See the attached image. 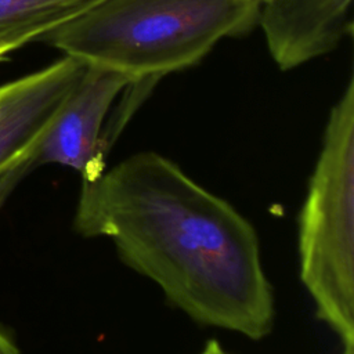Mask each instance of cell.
<instances>
[{
    "instance_id": "obj_4",
    "label": "cell",
    "mask_w": 354,
    "mask_h": 354,
    "mask_svg": "<svg viewBox=\"0 0 354 354\" xmlns=\"http://www.w3.org/2000/svg\"><path fill=\"white\" fill-rule=\"evenodd\" d=\"M131 80L119 72L87 66L29 148L35 169L53 163L76 170L83 181L100 177L106 169L102 129L112 104Z\"/></svg>"
},
{
    "instance_id": "obj_6",
    "label": "cell",
    "mask_w": 354,
    "mask_h": 354,
    "mask_svg": "<svg viewBox=\"0 0 354 354\" xmlns=\"http://www.w3.org/2000/svg\"><path fill=\"white\" fill-rule=\"evenodd\" d=\"M87 65L64 55L8 83L0 109V174L39 138Z\"/></svg>"
},
{
    "instance_id": "obj_2",
    "label": "cell",
    "mask_w": 354,
    "mask_h": 354,
    "mask_svg": "<svg viewBox=\"0 0 354 354\" xmlns=\"http://www.w3.org/2000/svg\"><path fill=\"white\" fill-rule=\"evenodd\" d=\"M259 8L256 0H102L40 41L87 66L160 79L248 32Z\"/></svg>"
},
{
    "instance_id": "obj_9",
    "label": "cell",
    "mask_w": 354,
    "mask_h": 354,
    "mask_svg": "<svg viewBox=\"0 0 354 354\" xmlns=\"http://www.w3.org/2000/svg\"><path fill=\"white\" fill-rule=\"evenodd\" d=\"M0 354H21L12 339L0 329Z\"/></svg>"
},
{
    "instance_id": "obj_11",
    "label": "cell",
    "mask_w": 354,
    "mask_h": 354,
    "mask_svg": "<svg viewBox=\"0 0 354 354\" xmlns=\"http://www.w3.org/2000/svg\"><path fill=\"white\" fill-rule=\"evenodd\" d=\"M6 91H7V86L6 83L0 86V109H1V105H3V101H4V97H6Z\"/></svg>"
},
{
    "instance_id": "obj_3",
    "label": "cell",
    "mask_w": 354,
    "mask_h": 354,
    "mask_svg": "<svg viewBox=\"0 0 354 354\" xmlns=\"http://www.w3.org/2000/svg\"><path fill=\"white\" fill-rule=\"evenodd\" d=\"M299 275L317 317L354 347V77L332 106L297 217Z\"/></svg>"
},
{
    "instance_id": "obj_10",
    "label": "cell",
    "mask_w": 354,
    "mask_h": 354,
    "mask_svg": "<svg viewBox=\"0 0 354 354\" xmlns=\"http://www.w3.org/2000/svg\"><path fill=\"white\" fill-rule=\"evenodd\" d=\"M201 354H228V353L224 350V347L220 344L218 340L209 339L205 343V347H203Z\"/></svg>"
},
{
    "instance_id": "obj_5",
    "label": "cell",
    "mask_w": 354,
    "mask_h": 354,
    "mask_svg": "<svg viewBox=\"0 0 354 354\" xmlns=\"http://www.w3.org/2000/svg\"><path fill=\"white\" fill-rule=\"evenodd\" d=\"M351 6L353 0H261L257 22L278 68L301 66L351 36Z\"/></svg>"
},
{
    "instance_id": "obj_7",
    "label": "cell",
    "mask_w": 354,
    "mask_h": 354,
    "mask_svg": "<svg viewBox=\"0 0 354 354\" xmlns=\"http://www.w3.org/2000/svg\"><path fill=\"white\" fill-rule=\"evenodd\" d=\"M102 0H0V61Z\"/></svg>"
},
{
    "instance_id": "obj_1",
    "label": "cell",
    "mask_w": 354,
    "mask_h": 354,
    "mask_svg": "<svg viewBox=\"0 0 354 354\" xmlns=\"http://www.w3.org/2000/svg\"><path fill=\"white\" fill-rule=\"evenodd\" d=\"M73 228L109 239L123 264L196 324L252 340L272 330L274 292L254 227L171 159L142 151L82 180Z\"/></svg>"
},
{
    "instance_id": "obj_8",
    "label": "cell",
    "mask_w": 354,
    "mask_h": 354,
    "mask_svg": "<svg viewBox=\"0 0 354 354\" xmlns=\"http://www.w3.org/2000/svg\"><path fill=\"white\" fill-rule=\"evenodd\" d=\"M33 170L35 167L26 151L15 163H12L6 171L0 174V209L4 206L6 201L10 198L11 192Z\"/></svg>"
},
{
    "instance_id": "obj_12",
    "label": "cell",
    "mask_w": 354,
    "mask_h": 354,
    "mask_svg": "<svg viewBox=\"0 0 354 354\" xmlns=\"http://www.w3.org/2000/svg\"><path fill=\"white\" fill-rule=\"evenodd\" d=\"M340 354H354V347H343Z\"/></svg>"
},
{
    "instance_id": "obj_13",
    "label": "cell",
    "mask_w": 354,
    "mask_h": 354,
    "mask_svg": "<svg viewBox=\"0 0 354 354\" xmlns=\"http://www.w3.org/2000/svg\"><path fill=\"white\" fill-rule=\"evenodd\" d=\"M256 1H261V0H256Z\"/></svg>"
}]
</instances>
